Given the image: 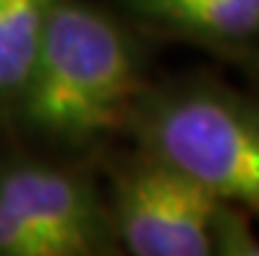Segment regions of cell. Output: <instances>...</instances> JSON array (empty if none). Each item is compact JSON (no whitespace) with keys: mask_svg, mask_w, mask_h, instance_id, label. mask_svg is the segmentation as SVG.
Listing matches in <instances>:
<instances>
[{"mask_svg":"<svg viewBox=\"0 0 259 256\" xmlns=\"http://www.w3.org/2000/svg\"><path fill=\"white\" fill-rule=\"evenodd\" d=\"M147 89L142 53L128 29L92 3L58 0L13 105L39 136L87 146L126 128Z\"/></svg>","mask_w":259,"mask_h":256,"instance_id":"1","label":"cell"},{"mask_svg":"<svg viewBox=\"0 0 259 256\" xmlns=\"http://www.w3.org/2000/svg\"><path fill=\"white\" fill-rule=\"evenodd\" d=\"M126 128L142 152L259 217V102L207 81L149 86Z\"/></svg>","mask_w":259,"mask_h":256,"instance_id":"2","label":"cell"},{"mask_svg":"<svg viewBox=\"0 0 259 256\" xmlns=\"http://www.w3.org/2000/svg\"><path fill=\"white\" fill-rule=\"evenodd\" d=\"M223 199L147 152L115 173L110 222L134 256H209Z\"/></svg>","mask_w":259,"mask_h":256,"instance_id":"3","label":"cell"},{"mask_svg":"<svg viewBox=\"0 0 259 256\" xmlns=\"http://www.w3.org/2000/svg\"><path fill=\"white\" fill-rule=\"evenodd\" d=\"M0 204L26 222L50 256H92L113 251L110 209L97 188L73 170L21 160L0 170Z\"/></svg>","mask_w":259,"mask_h":256,"instance_id":"4","label":"cell"},{"mask_svg":"<svg viewBox=\"0 0 259 256\" xmlns=\"http://www.w3.org/2000/svg\"><path fill=\"white\" fill-rule=\"evenodd\" d=\"M142 19L194 39L238 44L259 37V0H123Z\"/></svg>","mask_w":259,"mask_h":256,"instance_id":"5","label":"cell"},{"mask_svg":"<svg viewBox=\"0 0 259 256\" xmlns=\"http://www.w3.org/2000/svg\"><path fill=\"white\" fill-rule=\"evenodd\" d=\"M58 0H0V102H16Z\"/></svg>","mask_w":259,"mask_h":256,"instance_id":"6","label":"cell"},{"mask_svg":"<svg viewBox=\"0 0 259 256\" xmlns=\"http://www.w3.org/2000/svg\"><path fill=\"white\" fill-rule=\"evenodd\" d=\"M249 212L238 204L223 201L215 220V253L223 256H259V238L251 233Z\"/></svg>","mask_w":259,"mask_h":256,"instance_id":"7","label":"cell"},{"mask_svg":"<svg viewBox=\"0 0 259 256\" xmlns=\"http://www.w3.org/2000/svg\"><path fill=\"white\" fill-rule=\"evenodd\" d=\"M254 76H256V81H259V58H256V63H254Z\"/></svg>","mask_w":259,"mask_h":256,"instance_id":"8","label":"cell"}]
</instances>
